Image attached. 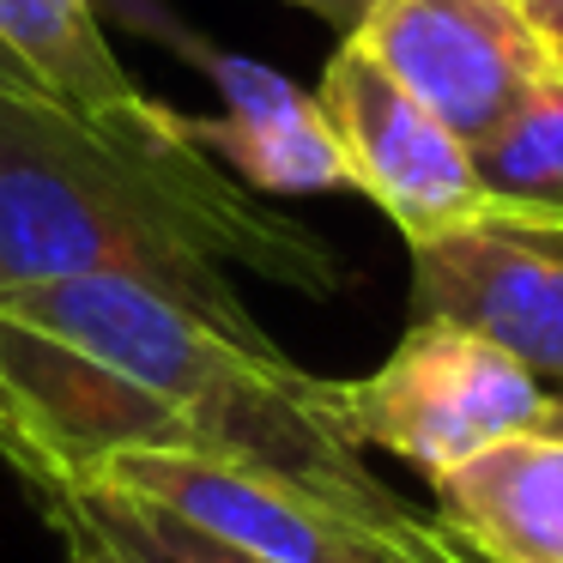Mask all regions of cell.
Listing matches in <instances>:
<instances>
[{
    "label": "cell",
    "mask_w": 563,
    "mask_h": 563,
    "mask_svg": "<svg viewBox=\"0 0 563 563\" xmlns=\"http://www.w3.org/2000/svg\"><path fill=\"white\" fill-rule=\"evenodd\" d=\"M412 255V316L454 321L527 364L563 394V231L558 224L485 219Z\"/></svg>",
    "instance_id": "52a82bcc"
},
{
    "label": "cell",
    "mask_w": 563,
    "mask_h": 563,
    "mask_svg": "<svg viewBox=\"0 0 563 563\" xmlns=\"http://www.w3.org/2000/svg\"><path fill=\"white\" fill-rule=\"evenodd\" d=\"M25 490H67V485H25ZM67 497L91 515V527H103V533H110L122 551H134L140 563H255V558H236V551L188 533L183 521L146 509V503L110 497V490H67Z\"/></svg>",
    "instance_id": "8fae6325"
},
{
    "label": "cell",
    "mask_w": 563,
    "mask_h": 563,
    "mask_svg": "<svg viewBox=\"0 0 563 563\" xmlns=\"http://www.w3.org/2000/svg\"><path fill=\"white\" fill-rule=\"evenodd\" d=\"M231 267L303 297L345 285L340 255L309 224L273 212L200 146L140 158L55 103L0 91V291L134 279L243 340H267Z\"/></svg>",
    "instance_id": "6da1fadb"
},
{
    "label": "cell",
    "mask_w": 563,
    "mask_h": 563,
    "mask_svg": "<svg viewBox=\"0 0 563 563\" xmlns=\"http://www.w3.org/2000/svg\"><path fill=\"white\" fill-rule=\"evenodd\" d=\"M551 430H563V394H551V418H545Z\"/></svg>",
    "instance_id": "9a60e30c"
},
{
    "label": "cell",
    "mask_w": 563,
    "mask_h": 563,
    "mask_svg": "<svg viewBox=\"0 0 563 563\" xmlns=\"http://www.w3.org/2000/svg\"><path fill=\"white\" fill-rule=\"evenodd\" d=\"M430 521L473 563H563V430H527L430 485Z\"/></svg>",
    "instance_id": "9c48e42d"
},
{
    "label": "cell",
    "mask_w": 563,
    "mask_h": 563,
    "mask_svg": "<svg viewBox=\"0 0 563 563\" xmlns=\"http://www.w3.org/2000/svg\"><path fill=\"white\" fill-rule=\"evenodd\" d=\"M321 394L333 430L357 454H394L424 485L497 442L545 430L551 418V388L527 364H515L485 333L424 316H412L376 369L321 376Z\"/></svg>",
    "instance_id": "3957f363"
},
{
    "label": "cell",
    "mask_w": 563,
    "mask_h": 563,
    "mask_svg": "<svg viewBox=\"0 0 563 563\" xmlns=\"http://www.w3.org/2000/svg\"><path fill=\"white\" fill-rule=\"evenodd\" d=\"M31 503L43 509L55 545H62V563H140L134 551H122L103 527H91V515L79 509L67 490H31Z\"/></svg>",
    "instance_id": "7c38bea8"
},
{
    "label": "cell",
    "mask_w": 563,
    "mask_h": 563,
    "mask_svg": "<svg viewBox=\"0 0 563 563\" xmlns=\"http://www.w3.org/2000/svg\"><path fill=\"white\" fill-rule=\"evenodd\" d=\"M497 219L563 231V79L473 152Z\"/></svg>",
    "instance_id": "30bf717a"
},
{
    "label": "cell",
    "mask_w": 563,
    "mask_h": 563,
    "mask_svg": "<svg viewBox=\"0 0 563 563\" xmlns=\"http://www.w3.org/2000/svg\"><path fill=\"white\" fill-rule=\"evenodd\" d=\"M0 91H7V98H37V103H49V98L37 91V79H31L25 67H19L13 55H7V49H0Z\"/></svg>",
    "instance_id": "5bb4252c"
},
{
    "label": "cell",
    "mask_w": 563,
    "mask_h": 563,
    "mask_svg": "<svg viewBox=\"0 0 563 563\" xmlns=\"http://www.w3.org/2000/svg\"><path fill=\"white\" fill-rule=\"evenodd\" d=\"M321 115L352 170V195L382 207V219L406 236V249L437 243L449 231L497 219L490 188L466 140H454L388 67L352 37H340L333 62L321 67Z\"/></svg>",
    "instance_id": "277c9868"
},
{
    "label": "cell",
    "mask_w": 563,
    "mask_h": 563,
    "mask_svg": "<svg viewBox=\"0 0 563 563\" xmlns=\"http://www.w3.org/2000/svg\"><path fill=\"white\" fill-rule=\"evenodd\" d=\"M0 316L128 382L152 406V454L255 466L369 521H418L333 430L321 376L273 340H243L134 279L19 285L0 291Z\"/></svg>",
    "instance_id": "7a4b0ae2"
},
{
    "label": "cell",
    "mask_w": 563,
    "mask_h": 563,
    "mask_svg": "<svg viewBox=\"0 0 563 563\" xmlns=\"http://www.w3.org/2000/svg\"><path fill=\"white\" fill-rule=\"evenodd\" d=\"M0 49L37 79L55 110L110 146L140 158L195 146L183 134V110L158 103L110 49L98 0H0Z\"/></svg>",
    "instance_id": "ba28073f"
},
{
    "label": "cell",
    "mask_w": 563,
    "mask_h": 563,
    "mask_svg": "<svg viewBox=\"0 0 563 563\" xmlns=\"http://www.w3.org/2000/svg\"><path fill=\"white\" fill-rule=\"evenodd\" d=\"M285 7H297V13L321 19V25L340 31V37H352V31L364 25V13H369V0H285Z\"/></svg>",
    "instance_id": "4fadbf2b"
},
{
    "label": "cell",
    "mask_w": 563,
    "mask_h": 563,
    "mask_svg": "<svg viewBox=\"0 0 563 563\" xmlns=\"http://www.w3.org/2000/svg\"><path fill=\"white\" fill-rule=\"evenodd\" d=\"M98 7H110L146 37L170 43L188 67H200L219 86L224 115H183V134L249 195H340V188H352L345 152L316 91L273 74L267 62H249V55L195 37L158 0H98Z\"/></svg>",
    "instance_id": "8992f818"
},
{
    "label": "cell",
    "mask_w": 563,
    "mask_h": 563,
    "mask_svg": "<svg viewBox=\"0 0 563 563\" xmlns=\"http://www.w3.org/2000/svg\"><path fill=\"white\" fill-rule=\"evenodd\" d=\"M352 43L473 152L563 79L521 0H369Z\"/></svg>",
    "instance_id": "5b68a950"
}]
</instances>
